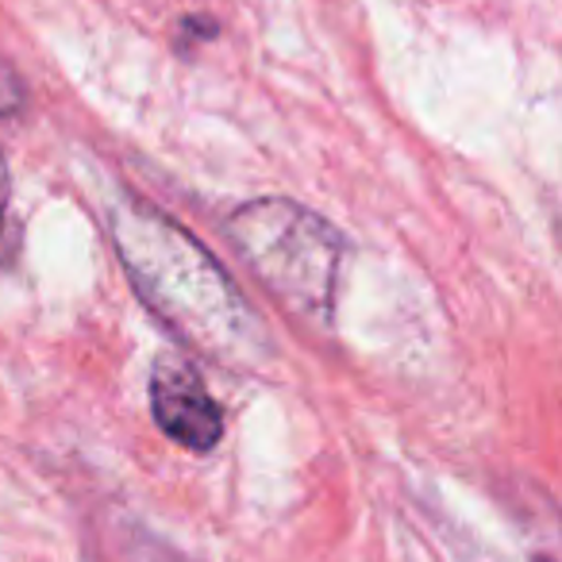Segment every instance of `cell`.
Listing matches in <instances>:
<instances>
[{
  "instance_id": "cell-1",
  "label": "cell",
  "mask_w": 562,
  "mask_h": 562,
  "mask_svg": "<svg viewBox=\"0 0 562 562\" xmlns=\"http://www.w3.org/2000/svg\"><path fill=\"white\" fill-rule=\"evenodd\" d=\"M112 239L139 301L178 344L216 362H255L270 339L232 273L201 239L143 201L112 209Z\"/></svg>"
},
{
  "instance_id": "cell-4",
  "label": "cell",
  "mask_w": 562,
  "mask_h": 562,
  "mask_svg": "<svg viewBox=\"0 0 562 562\" xmlns=\"http://www.w3.org/2000/svg\"><path fill=\"white\" fill-rule=\"evenodd\" d=\"M27 93H24V81H20V74L12 70L9 63H0V116H16L20 109H24Z\"/></svg>"
},
{
  "instance_id": "cell-5",
  "label": "cell",
  "mask_w": 562,
  "mask_h": 562,
  "mask_svg": "<svg viewBox=\"0 0 562 562\" xmlns=\"http://www.w3.org/2000/svg\"><path fill=\"white\" fill-rule=\"evenodd\" d=\"M9 196H12V178H9V162L0 155V232H4V212H9Z\"/></svg>"
},
{
  "instance_id": "cell-3",
  "label": "cell",
  "mask_w": 562,
  "mask_h": 562,
  "mask_svg": "<svg viewBox=\"0 0 562 562\" xmlns=\"http://www.w3.org/2000/svg\"><path fill=\"white\" fill-rule=\"evenodd\" d=\"M150 413L162 436L186 451H212L224 439V413L212 401L201 370L181 355H162L150 374Z\"/></svg>"
},
{
  "instance_id": "cell-2",
  "label": "cell",
  "mask_w": 562,
  "mask_h": 562,
  "mask_svg": "<svg viewBox=\"0 0 562 562\" xmlns=\"http://www.w3.org/2000/svg\"><path fill=\"white\" fill-rule=\"evenodd\" d=\"M224 235L281 308L328 324L347 258V239L331 220L290 196H258L227 216Z\"/></svg>"
}]
</instances>
